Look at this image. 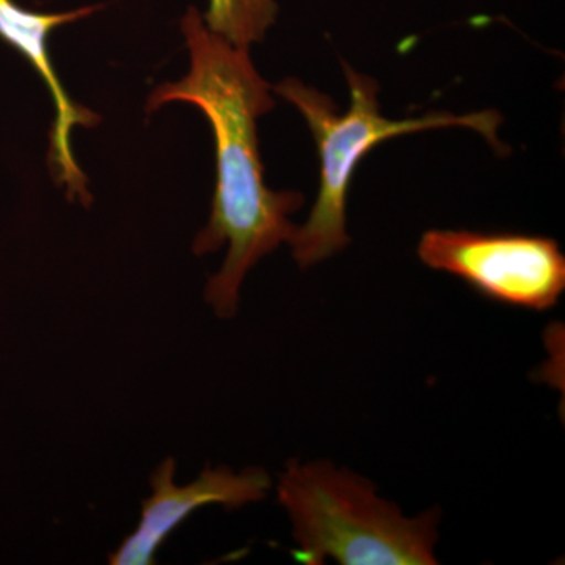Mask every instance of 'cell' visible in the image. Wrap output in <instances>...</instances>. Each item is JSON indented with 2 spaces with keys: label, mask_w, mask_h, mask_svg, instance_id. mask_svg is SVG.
I'll return each mask as SVG.
<instances>
[{
  "label": "cell",
  "mask_w": 565,
  "mask_h": 565,
  "mask_svg": "<svg viewBox=\"0 0 565 565\" xmlns=\"http://www.w3.org/2000/svg\"><path fill=\"white\" fill-rule=\"evenodd\" d=\"M191 66L178 82L151 92L147 109L184 103L203 111L215 145V189L210 221L193 241L196 256L228 245L221 270L204 288V300L221 319H233L239 308L241 286L264 256L289 243V215L303 204L300 192H277L264 182L258 122L274 109L273 87L253 65L245 47H237L204 24L202 13L189 7L181 20Z\"/></svg>",
  "instance_id": "1"
},
{
  "label": "cell",
  "mask_w": 565,
  "mask_h": 565,
  "mask_svg": "<svg viewBox=\"0 0 565 565\" xmlns=\"http://www.w3.org/2000/svg\"><path fill=\"white\" fill-rule=\"evenodd\" d=\"M278 503L292 526L294 559L305 565H433L441 511L405 516L370 479L329 460L286 463Z\"/></svg>",
  "instance_id": "2"
},
{
  "label": "cell",
  "mask_w": 565,
  "mask_h": 565,
  "mask_svg": "<svg viewBox=\"0 0 565 565\" xmlns=\"http://www.w3.org/2000/svg\"><path fill=\"white\" fill-rule=\"evenodd\" d=\"M344 74L351 90V106L344 114L338 111L330 96L299 79H285L274 87L302 114L313 134L321 162L313 207L308 221L296 226L288 243L294 262L302 269L332 258L351 244L348 234L349 191L360 163L377 145L405 134L462 126L484 136L494 148L500 147L497 131L501 117L497 111L467 115L435 111L422 118L390 120L381 114L377 82L356 73L349 65H344Z\"/></svg>",
  "instance_id": "3"
},
{
  "label": "cell",
  "mask_w": 565,
  "mask_h": 565,
  "mask_svg": "<svg viewBox=\"0 0 565 565\" xmlns=\"http://www.w3.org/2000/svg\"><path fill=\"white\" fill-rule=\"evenodd\" d=\"M418 256L476 292L509 307L546 311L565 289V256L552 237L468 230H429Z\"/></svg>",
  "instance_id": "4"
},
{
  "label": "cell",
  "mask_w": 565,
  "mask_h": 565,
  "mask_svg": "<svg viewBox=\"0 0 565 565\" xmlns=\"http://www.w3.org/2000/svg\"><path fill=\"white\" fill-rule=\"evenodd\" d=\"M177 462L163 460L151 475V493L141 503L139 525L111 553V565H150L163 542L199 509L221 504L241 509L258 503L273 489V478L264 468L234 471L228 467H206L195 481L174 482Z\"/></svg>",
  "instance_id": "5"
},
{
  "label": "cell",
  "mask_w": 565,
  "mask_h": 565,
  "mask_svg": "<svg viewBox=\"0 0 565 565\" xmlns=\"http://www.w3.org/2000/svg\"><path fill=\"white\" fill-rule=\"evenodd\" d=\"M102 7L63 11V13H40L21 7L17 0H0V40L22 55L41 81L46 85L54 103L55 118L51 131L50 166L58 184L66 189L71 200L88 206L92 193L88 192L87 178L82 173L71 148V134L76 126L93 128L99 117L70 98L61 77L55 73L50 55V36L62 25L90 17Z\"/></svg>",
  "instance_id": "6"
},
{
  "label": "cell",
  "mask_w": 565,
  "mask_h": 565,
  "mask_svg": "<svg viewBox=\"0 0 565 565\" xmlns=\"http://www.w3.org/2000/svg\"><path fill=\"white\" fill-rule=\"evenodd\" d=\"M277 0H207L202 14L211 32L237 47L262 43L277 20Z\"/></svg>",
  "instance_id": "7"
}]
</instances>
